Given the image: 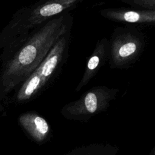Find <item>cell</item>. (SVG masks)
Masks as SVG:
<instances>
[{
  "mask_svg": "<svg viewBox=\"0 0 155 155\" xmlns=\"http://www.w3.org/2000/svg\"><path fill=\"white\" fill-rule=\"evenodd\" d=\"M66 29L65 18L56 16L33 30L2 61L0 99L27 79L65 35Z\"/></svg>",
  "mask_w": 155,
  "mask_h": 155,
  "instance_id": "6da1fadb",
  "label": "cell"
},
{
  "mask_svg": "<svg viewBox=\"0 0 155 155\" xmlns=\"http://www.w3.org/2000/svg\"><path fill=\"white\" fill-rule=\"evenodd\" d=\"M19 124L36 142L41 143L47 137L49 126L47 121L34 112H27L21 114Z\"/></svg>",
  "mask_w": 155,
  "mask_h": 155,
  "instance_id": "3957f363",
  "label": "cell"
},
{
  "mask_svg": "<svg viewBox=\"0 0 155 155\" xmlns=\"http://www.w3.org/2000/svg\"><path fill=\"white\" fill-rule=\"evenodd\" d=\"M130 2L138 5L139 7L155 9V0H133Z\"/></svg>",
  "mask_w": 155,
  "mask_h": 155,
  "instance_id": "8992f818",
  "label": "cell"
},
{
  "mask_svg": "<svg viewBox=\"0 0 155 155\" xmlns=\"http://www.w3.org/2000/svg\"><path fill=\"white\" fill-rule=\"evenodd\" d=\"M85 105L87 110L91 113H93L96 110L97 105V101L96 94L94 93H88L85 97Z\"/></svg>",
  "mask_w": 155,
  "mask_h": 155,
  "instance_id": "5b68a950",
  "label": "cell"
},
{
  "mask_svg": "<svg viewBox=\"0 0 155 155\" xmlns=\"http://www.w3.org/2000/svg\"><path fill=\"white\" fill-rule=\"evenodd\" d=\"M2 110V107L0 105V111H1Z\"/></svg>",
  "mask_w": 155,
  "mask_h": 155,
  "instance_id": "ba28073f",
  "label": "cell"
},
{
  "mask_svg": "<svg viewBox=\"0 0 155 155\" xmlns=\"http://www.w3.org/2000/svg\"><path fill=\"white\" fill-rule=\"evenodd\" d=\"M137 50V45L133 42H128L122 44L117 50L118 55L122 58H128L133 54Z\"/></svg>",
  "mask_w": 155,
  "mask_h": 155,
  "instance_id": "277c9868",
  "label": "cell"
},
{
  "mask_svg": "<svg viewBox=\"0 0 155 155\" xmlns=\"http://www.w3.org/2000/svg\"><path fill=\"white\" fill-rule=\"evenodd\" d=\"M67 44V36L63 35L53 45L40 65L21 84L16 101L24 102L31 99L47 85L61 65Z\"/></svg>",
  "mask_w": 155,
  "mask_h": 155,
  "instance_id": "7a4b0ae2",
  "label": "cell"
},
{
  "mask_svg": "<svg viewBox=\"0 0 155 155\" xmlns=\"http://www.w3.org/2000/svg\"><path fill=\"white\" fill-rule=\"evenodd\" d=\"M100 58L97 55L93 56L89 59L87 64V68L89 70H94L99 65Z\"/></svg>",
  "mask_w": 155,
  "mask_h": 155,
  "instance_id": "52a82bcc",
  "label": "cell"
}]
</instances>
